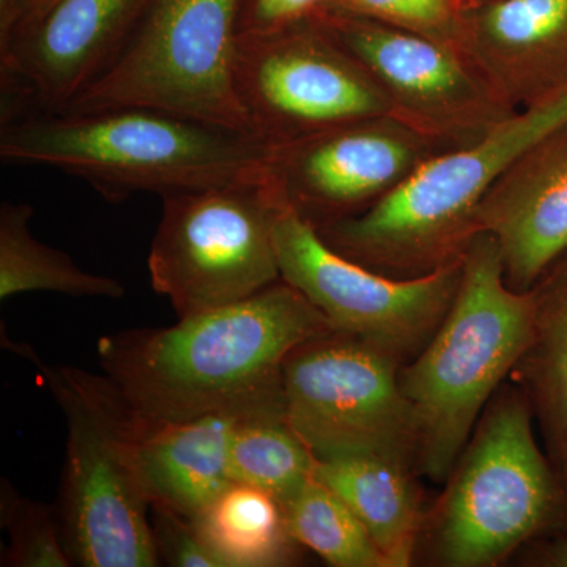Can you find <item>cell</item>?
Returning <instances> with one entry per match:
<instances>
[{
	"label": "cell",
	"mask_w": 567,
	"mask_h": 567,
	"mask_svg": "<svg viewBox=\"0 0 567 567\" xmlns=\"http://www.w3.org/2000/svg\"><path fill=\"white\" fill-rule=\"evenodd\" d=\"M333 330L286 281L173 327L104 334L96 357L130 404L152 423L284 406L282 364L306 339Z\"/></svg>",
	"instance_id": "obj_1"
},
{
	"label": "cell",
	"mask_w": 567,
	"mask_h": 567,
	"mask_svg": "<svg viewBox=\"0 0 567 567\" xmlns=\"http://www.w3.org/2000/svg\"><path fill=\"white\" fill-rule=\"evenodd\" d=\"M271 152L251 132L144 106L24 112L0 132L3 163L62 171L112 200L264 181Z\"/></svg>",
	"instance_id": "obj_2"
},
{
	"label": "cell",
	"mask_w": 567,
	"mask_h": 567,
	"mask_svg": "<svg viewBox=\"0 0 567 567\" xmlns=\"http://www.w3.org/2000/svg\"><path fill=\"white\" fill-rule=\"evenodd\" d=\"M536 316L537 295L507 284L495 238L473 235L462 252L461 284L450 311L399 374L415 416L416 464L432 481L453 473L484 406L524 360Z\"/></svg>",
	"instance_id": "obj_3"
},
{
	"label": "cell",
	"mask_w": 567,
	"mask_h": 567,
	"mask_svg": "<svg viewBox=\"0 0 567 567\" xmlns=\"http://www.w3.org/2000/svg\"><path fill=\"white\" fill-rule=\"evenodd\" d=\"M567 123V84L496 122L456 152L424 159L368 212L317 226L324 241L369 268L417 275L462 256L492 186L547 134Z\"/></svg>",
	"instance_id": "obj_4"
},
{
	"label": "cell",
	"mask_w": 567,
	"mask_h": 567,
	"mask_svg": "<svg viewBox=\"0 0 567 567\" xmlns=\"http://www.w3.org/2000/svg\"><path fill=\"white\" fill-rule=\"evenodd\" d=\"M2 346L37 369L66 424L59 518L73 565L155 567L151 505L142 491L136 443L142 416L106 374L51 364L2 333Z\"/></svg>",
	"instance_id": "obj_5"
},
{
	"label": "cell",
	"mask_w": 567,
	"mask_h": 567,
	"mask_svg": "<svg viewBox=\"0 0 567 567\" xmlns=\"http://www.w3.org/2000/svg\"><path fill=\"white\" fill-rule=\"evenodd\" d=\"M434 518L436 558L487 567L554 520L561 488L537 446L527 401L498 395L458 457Z\"/></svg>",
	"instance_id": "obj_6"
},
{
	"label": "cell",
	"mask_w": 567,
	"mask_h": 567,
	"mask_svg": "<svg viewBox=\"0 0 567 567\" xmlns=\"http://www.w3.org/2000/svg\"><path fill=\"white\" fill-rule=\"evenodd\" d=\"M241 0H153L106 69L62 111L156 107L249 132L234 85Z\"/></svg>",
	"instance_id": "obj_7"
},
{
	"label": "cell",
	"mask_w": 567,
	"mask_h": 567,
	"mask_svg": "<svg viewBox=\"0 0 567 567\" xmlns=\"http://www.w3.org/2000/svg\"><path fill=\"white\" fill-rule=\"evenodd\" d=\"M147 267L178 319L246 300L281 281L275 226L284 197L270 175L169 194Z\"/></svg>",
	"instance_id": "obj_8"
},
{
	"label": "cell",
	"mask_w": 567,
	"mask_h": 567,
	"mask_svg": "<svg viewBox=\"0 0 567 567\" xmlns=\"http://www.w3.org/2000/svg\"><path fill=\"white\" fill-rule=\"evenodd\" d=\"M398 364L385 350L336 330L312 336L287 354L286 415L317 461L375 454L416 464L415 416Z\"/></svg>",
	"instance_id": "obj_9"
},
{
	"label": "cell",
	"mask_w": 567,
	"mask_h": 567,
	"mask_svg": "<svg viewBox=\"0 0 567 567\" xmlns=\"http://www.w3.org/2000/svg\"><path fill=\"white\" fill-rule=\"evenodd\" d=\"M234 85L249 132L270 147L391 114L382 85L317 20L238 37Z\"/></svg>",
	"instance_id": "obj_10"
},
{
	"label": "cell",
	"mask_w": 567,
	"mask_h": 567,
	"mask_svg": "<svg viewBox=\"0 0 567 567\" xmlns=\"http://www.w3.org/2000/svg\"><path fill=\"white\" fill-rule=\"evenodd\" d=\"M281 279L336 331L358 336L395 360L416 357L443 322L462 278V256L427 274L394 279L342 256L284 200L275 226Z\"/></svg>",
	"instance_id": "obj_11"
},
{
	"label": "cell",
	"mask_w": 567,
	"mask_h": 567,
	"mask_svg": "<svg viewBox=\"0 0 567 567\" xmlns=\"http://www.w3.org/2000/svg\"><path fill=\"white\" fill-rule=\"evenodd\" d=\"M315 20L382 85L391 114L413 132L484 133L506 117L503 96L456 44L344 11L324 10Z\"/></svg>",
	"instance_id": "obj_12"
},
{
	"label": "cell",
	"mask_w": 567,
	"mask_h": 567,
	"mask_svg": "<svg viewBox=\"0 0 567 567\" xmlns=\"http://www.w3.org/2000/svg\"><path fill=\"white\" fill-rule=\"evenodd\" d=\"M153 0H55L0 50L2 118L59 112L117 55Z\"/></svg>",
	"instance_id": "obj_13"
},
{
	"label": "cell",
	"mask_w": 567,
	"mask_h": 567,
	"mask_svg": "<svg viewBox=\"0 0 567 567\" xmlns=\"http://www.w3.org/2000/svg\"><path fill=\"white\" fill-rule=\"evenodd\" d=\"M421 163L412 130L374 118L274 147L268 175L284 200L317 227L390 193Z\"/></svg>",
	"instance_id": "obj_14"
},
{
	"label": "cell",
	"mask_w": 567,
	"mask_h": 567,
	"mask_svg": "<svg viewBox=\"0 0 567 567\" xmlns=\"http://www.w3.org/2000/svg\"><path fill=\"white\" fill-rule=\"evenodd\" d=\"M495 238L506 281L529 292L567 252V123L525 152L492 186L475 216Z\"/></svg>",
	"instance_id": "obj_15"
},
{
	"label": "cell",
	"mask_w": 567,
	"mask_h": 567,
	"mask_svg": "<svg viewBox=\"0 0 567 567\" xmlns=\"http://www.w3.org/2000/svg\"><path fill=\"white\" fill-rule=\"evenodd\" d=\"M458 47L503 99L567 84V0H492L462 13Z\"/></svg>",
	"instance_id": "obj_16"
},
{
	"label": "cell",
	"mask_w": 567,
	"mask_h": 567,
	"mask_svg": "<svg viewBox=\"0 0 567 567\" xmlns=\"http://www.w3.org/2000/svg\"><path fill=\"white\" fill-rule=\"evenodd\" d=\"M240 413H210L188 421L142 417L136 464L151 507L196 518L233 484L229 450Z\"/></svg>",
	"instance_id": "obj_17"
},
{
	"label": "cell",
	"mask_w": 567,
	"mask_h": 567,
	"mask_svg": "<svg viewBox=\"0 0 567 567\" xmlns=\"http://www.w3.org/2000/svg\"><path fill=\"white\" fill-rule=\"evenodd\" d=\"M412 466L375 454L317 461L315 476L344 499L391 567L412 563L423 527Z\"/></svg>",
	"instance_id": "obj_18"
},
{
	"label": "cell",
	"mask_w": 567,
	"mask_h": 567,
	"mask_svg": "<svg viewBox=\"0 0 567 567\" xmlns=\"http://www.w3.org/2000/svg\"><path fill=\"white\" fill-rule=\"evenodd\" d=\"M221 567H278L298 561L300 544L290 535L274 495L233 483L193 518Z\"/></svg>",
	"instance_id": "obj_19"
},
{
	"label": "cell",
	"mask_w": 567,
	"mask_h": 567,
	"mask_svg": "<svg viewBox=\"0 0 567 567\" xmlns=\"http://www.w3.org/2000/svg\"><path fill=\"white\" fill-rule=\"evenodd\" d=\"M32 205H0V300L28 292L121 300L126 289L111 276L82 270L69 254L51 248L31 230Z\"/></svg>",
	"instance_id": "obj_20"
},
{
	"label": "cell",
	"mask_w": 567,
	"mask_h": 567,
	"mask_svg": "<svg viewBox=\"0 0 567 567\" xmlns=\"http://www.w3.org/2000/svg\"><path fill=\"white\" fill-rule=\"evenodd\" d=\"M317 458L286 415V405L240 417L229 450L233 483L268 492L282 503L315 475Z\"/></svg>",
	"instance_id": "obj_21"
},
{
	"label": "cell",
	"mask_w": 567,
	"mask_h": 567,
	"mask_svg": "<svg viewBox=\"0 0 567 567\" xmlns=\"http://www.w3.org/2000/svg\"><path fill=\"white\" fill-rule=\"evenodd\" d=\"M290 535L334 567H391L341 496L315 475L281 503Z\"/></svg>",
	"instance_id": "obj_22"
},
{
	"label": "cell",
	"mask_w": 567,
	"mask_h": 567,
	"mask_svg": "<svg viewBox=\"0 0 567 567\" xmlns=\"http://www.w3.org/2000/svg\"><path fill=\"white\" fill-rule=\"evenodd\" d=\"M522 361L528 363L550 445L567 475V267L544 297L537 295L535 336Z\"/></svg>",
	"instance_id": "obj_23"
},
{
	"label": "cell",
	"mask_w": 567,
	"mask_h": 567,
	"mask_svg": "<svg viewBox=\"0 0 567 567\" xmlns=\"http://www.w3.org/2000/svg\"><path fill=\"white\" fill-rule=\"evenodd\" d=\"M58 513L44 503L22 495L9 477L0 480V524L9 535L3 567L73 566L55 520Z\"/></svg>",
	"instance_id": "obj_24"
},
{
	"label": "cell",
	"mask_w": 567,
	"mask_h": 567,
	"mask_svg": "<svg viewBox=\"0 0 567 567\" xmlns=\"http://www.w3.org/2000/svg\"><path fill=\"white\" fill-rule=\"evenodd\" d=\"M324 10L385 22L456 47L461 39L462 11L454 0H331Z\"/></svg>",
	"instance_id": "obj_25"
},
{
	"label": "cell",
	"mask_w": 567,
	"mask_h": 567,
	"mask_svg": "<svg viewBox=\"0 0 567 567\" xmlns=\"http://www.w3.org/2000/svg\"><path fill=\"white\" fill-rule=\"evenodd\" d=\"M153 544L159 565L174 567H221L205 546L192 518L163 507H151Z\"/></svg>",
	"instance_id": "obj_26"
},
{
	"label": "cell",
	"mask_w": 567,
	"mask_h": 567,
	"mask_svg": "<svg viewBox=\"0 0 567 567\" xmlns=\"http://www.w3.org/2000/svg\"><path fill=\"white\" fill-rule=\"evenodd\" d=\"M331 0H241L238 35L279 31L312 20Z\"/></svg>",
	"instance_id": "obj_27"
},
{
	"label": "cell",
	"mask_w": 567,
	"mask_h": 567,
	"mask_svg": "<svg viewBox=\"0 0 567 567\" xmlns=\"http://www.w3.org/2000/svg\"><path fill=\"white\" fill-rule=\"evenodd\" d=\"M22 0H0V50L9 44L20 21Z\"/></svg>",
	"instance_id": "obj_28"
},
{
	"label": "cell",
	"mask_w": 567,
	"mask_h": 567,
	"mask_svg": "<svg viewBox=\"0 0 567 567\" xmlns=\"http://www.w3.org/2000/svg\"><path fill=\"white\" fill-rule=\"evenodd\" d=\"M54 2L55 0H22L20 21H18L17 31H14L13 37L17 35L18 32L22 31V29L28 28V25H31L33 22L39 20L41 14L50 9ZM13 37H11V39H13Z\"/></svg>",
	"instance_id": "obj_29"
},
{
	"label": "cell",
	"mask_w": 567,
	"mask_h": 567,
	"mask_svg": "<svg viewBox=\"0 0 567 567\" xmlns=\"http://www.w3.org/2000/svg\"><path fill=\"white\" fill-rule=\"evenodd\" d=\"M548 563H550L551 566L567 567V539L561 540V543L551 550Z\"/></svg>",
	"instance_id": "obj_30"
},
{
	"label": "cell",
	"mask_w": 567,
	"mask_h": 567,
	"mask_svg": "<svg viewBox=\"0 0 567 567\" xmlns=\"http://www.w3.org/2000/svg\"><path fill=\"white\" fill-rule=\"evenodd\" d=\"M492 2V0H461L462 10L475 9L477 6H483V3ZM462 11V13H464Z\"/></svg>",
	"instance_id": "obj_31"
},
{
	"label": "cell",
	"mask_w": 567,
	"mask_h": 567,
	"mask_svg": "<svg viewBox=\"0 0 567 567\" xmlns=\"http://www.w3.org/2000/svg\"><path fill=\"white\" fill-rule=\"evenodd\" d=\"M454 2H456V6L458 7V9H461V11H464V10H462L461 0H454Z\"/></svg>",
	"instance_id": "obj_32"
}]
</instances>
